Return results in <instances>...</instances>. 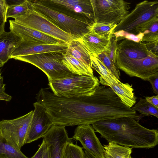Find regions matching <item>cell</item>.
Wrapping results in <instances>:
<instances>
[{
    "label": "cell",
    "instance_id": "1",
    "mask_svg": "<svg viewBox=\"0 0 158 158\" xmlns=\"http://www.w3.org/2000/svg\"><path fill=\"white\" fill-rule=\"evenodd\" d=\"M94 129L109 142L132 148H150L158 144L157 130L146 128L135 118L123 117L92 124Z\"/></svg>",
    "mask_w": 158,
    "mask_h": 158
},
{
    "label": "cell",
    "instance_id": "2",
    "mask_svg": "<svg viewBox=\"0 0 158 158\" xmlns=\"http://www.w3.org/2000/svg\"><path fill=\"white\" fill-rule=\"evenodd\" d=\"M115 65L129 76L144 81L158 74V56L140 41L125 38L118 43Z\"/></svg>",
    "mask_w": 158,
    "mask_h": 158
},
{
    "label": "cell",
    "instance_id": "3",
    "mask_svg": "<svg viewBox=\"0 0 158 158\" xmlns=\"http://www.w3.org/2000/svg\"><path fill=\"white\" fill-rule=\"evenodd\" d=\"M158 20V1L145 0L137 4L112 32L118 41L126 34L137 36Z\"/></svg>",
    "mask_w": 158,
    "mask_h": 158
},
{
    "label": "cell",
    "instance_id": "4",
    "mask_svg": "<svg viewBox=\"0 0 158 158\" xmlns=\"http://www.w3.org/2000/svg\"><path fill=\"white\" fill-rule=\"evenodd\" d=\"M29 7L59 28L68 33L76 41L89 31L91 23L61 13L47 6L40 1L32 2Z\"/></svg>",
    "mask_w": 158,
    "mask_h": 158
},
{
    "label": "cell",
    "instance_id": "5",
    "mask_svg": "<svg viewBox=\"0 0 158 158\" xmlns=\"http://www.w3.org/2000/svg\"><path fill=\"white\" fill-rule=\"evenodd\" d=\"M48 85L56 96L72 98L90 95L100 85V83L98 78L94 76L76 75L49 81Z\"/></svg>",
    "mask_w": 158,
    "mask_h": 158
},
{
    "label": "cell",
    "instance_id": "6",
    "mask_svg": "<svg viewBox=\"0 0 158 158\" xmlns=\"http://www.w3.org/2000/svg\"><path fill=\"white\" fill-rule=\"evenodd\" d=\"M66 52L31 55L14 59L29 63L37 67L46 74L49 81H51L77 75L71 72L62 62Z\"/></svg>",
    "mask_w": 158,
    "mask_h": 158
},
{
    "label": "cell",
    "instance_id": "7",
    "mask_svg": "<svg viewBox=\"0 0 158 158\" xmlns=\"http://www.w3.org/2000/svg\"><path fill=\"white\" fill-rule=\"evenodd\" d=\"M94 22L118 24L129 13L131 3L123 0H90Z\"/></svg>",
    "mask_w": 158,
    "mask_h": 158
},
{
    "label": "cell",
    "instance_id": "8",
    "mask_svg": "<svg viewBox=\"0 0 158 158\" xmlns=\"http://www.w3.org/2000/svg\"><path fill=\"white\" fill-rule=\"evenodd\" d=\"M14 18L16 22L51 36L63 43L70 44L75 41L70 35L30 7L25 13Z\"/></svg>",
    "mask_w": 158,
    "mask_h": 158
},
{
    "label": "cell",
    "instance_id": "9",
    "mask_svg": "<svg viewBox=\"0 0 158 158\" xmlns=\"http://www.w3.org/2000/svg\"><path fill=\"white\" fill-rule=\"evenodd\" d=\"M33 113L31 110L16 118L0 121V131L8 143L21 149L25 144Z\"/></svg>",
    "mask_w": 158,
    "mask_h": 158
},
{
    "label": "cell",
    "instance_id": "10",
    "mask_svg": "<svg viewBox=\"0 0 158 158\" xmlns=\"http://www.w3.org/2000/svg\"><path fill=\"white\" fill-rule=\"evenodd\" d=\"M34 107L25 144L30 143L42 138L53 124L46 109L36 102Z\"/></svg>",
    "mask_w": 158,
    "mask_h": 158
},
{
    "label": "cell",
    "instance_id": "11",
    "mask_svg": "<svg viewBox=\"0 0 158 158\" xmlns=\"http://www.w3.org/2000/svg\"><path fill=\"white\" fill-rule=\"evenodd\" d=\"M42 138L49 148L50 158H63L67 143L72 141L65 127L54 124Z\"/></svg>",
    "mask_w": 158,
    "mask_h": 158
},
{
    "label": "cell",
    "instance_id": "12",
    "mask_svg": "<svg viewBox=\"0 0 158 158\" xmlns=\"http://www.w3.org/2000/svg\"><path fill=\"white\" fill-rule=\"evenodd\" d=\"M79 141L85 150L97 158H104V149L90 124L78 125L71 138Z\"/></svg>",
    "mask_w": 158,
    "mask_h": 158
},
{
    "label": "cell",
    "instance_id": "13",
    "mask_svg": "<svg viewBox=\"0 0 158 158\" xmlns=\"http://www.w3.org/2000/svg\"><path fill=\"white\" fill-rule=\"evenodd\" d=\"M9 22L10 31L23 40L40 44H57L64 43L14 20H9Z\"/></svg>",
    "mask_w": 158,
    "mask_h": 158
},
{
    "label": "cell",
    "instance_id": "14",
    "mask_svg": "<svg viewBox=\"0 0 158 158\" xmlns=\"http://www.w3.org/2000/svg\"><path fill=\"white\" fill-rule=\"evenodd\" d=\"M70 44H40L23 40L10 56V59L25 56L55 52H66Z\"/></svg>",
    "mask_w": 158,
    "mask_h": 158
},
{
    "label": "cell",
    "instance_id": "15",
    "mask_svg": "<svg viewBox=\"0 0 158 158\" xmlns=\"http://www.w3.org/2000/svg\"><path fill=\"white\" fill-rule=\"evenodd\" d=\"M23 40L10 31L0 34V67L10 59V56Z\"/></svg>",
    "mask_w": 158,
    "mask_h": 158
},
{
    "label": "cell",
    "instance_id": "16",
    "mask_svg": "<svg viewBox=\"0 0 158 158\" xmlns=\"http://www.w3.org/2000/svg\"><path fill=\"white\" fill-rule=\"evenodd\" d=\"M110 40L89 31L76 41L82 45L90 56H97L104 51Z\"/></svg>",
    "mask_w": 158,
    "mask_h": 158
},
{
    "label": "cell",
    "instance_id": "17",
    "mask_svg": "<svg viewBox=\"0 0 158 158\" xmlns=\"http://www.w3.org/2000/svg\"><path fill=\"white\" fill-rule=\"evenodd\" d=\"M99 79V83L102 85L110 87L124 105L131 108L135 104L136 98L132 86L128 83H123L121 81L118 83L111 82L100 76Z\"/></svg>",
    "mask_w": 158,
    "mask_h": 158
},
{
    "label": "cell",
    "instance_id": "18",
    "mask_svg": "<svg viewBox=\"0 0 158 158\" xmlns=\"http://www.w3.org/2000/svg\"><path fill=\"white\" fill-rule=\"evenodd\" d=\"M48 1L76 13L84 15L94 23L93 10L90 0H51Z\"/></svg>",
    "mask_w": 158,
    "mask_h": 158
},
{
    "label": "cell",
    "instance_id": "19",
    "mask_svg": "<svg viewBox=\"0 0 158 158\" xmlns=\"http://www.w3.org/2000/svg\"><path fill=\"white\" fill-rule=\"evenodd\" d=\"M63 64L72 73L77 75L93 76V69L75 59L66 52L62 60Z\"/></svg>",
    "mask_w": 158,
    "mask_h": 158
},
{
    "label": "cell",
    "instance_id": "20",
    "mask_svg": "<svg viewBox=\"0 0 158 158\" xmlns=\"http://www.w3.org/2000/svg\"><path fill=\"white\" fill-rule=\"evenodd\" d=\"M104 158H129L132 153V148L116 143L109 142L103 146Z\"/></svg>",
    "mask_w": 158,
    "mask_h": 158
},
{
    "label": "cell",
    "instance_id": "21",
    "mask_svg": "<svg viewBox=\"0 0 158 158\" xmlns=\"http://www.w3.org/2000/svg\"><path fill=\"white\" fill-rule=\"evenodd\" d=\"M66 52L84 64L91 66L90 56L77 41H74L71 43Z\"/></svg>",
    "mask_w": 158,
    "mask_h": 158
},
{
    "label": "cell",
    "instance_id": "22",
    "mask_svg": "<svg viewBox=\"0 0 158 158\" xmlns=\"http://www.w3.org/2000/svg\"><path fill=\"white\" fill-rule=\"evenodd\" d=\"M0 158H29L8 143L0 131Z\"/></svg>",
    "mask_w": 158,
    "mask_h": 158
},
{
    "label": "cell",
    "instance_id": "23",
    "mask_svg": "<svg viewBox=\"0 0 158 158\" xmlns=\"http://www.w3.org/2000/svg\"><path fill=\"white\" fill-rule=\"evenodd\" d=\"M90 64L91 68L96 71L101 77L106 81L116 83L120 81L110 72L97 57L90 56Z\"/></svg>",
    "mask_w": 158,
    "mask_h": 158
},
{
    "label": "cell",
    "instance_id": "24",
    "mask_svg": "<svg viewBox=\"0 0 158 158\" xmlns=\"http://www.w3.org/2000/svg\"><path fill=\"white\" fill-rule=\"evenodd\" d=\"M117 24L114 23H91L89 31L94 32L98 35L110 39L112 32Z\"/></svg>",
    "mask_w": 158,
    "mask_h": 158
},
{
    "label": "cell",
    "instance_id": "25",
    "mask_svg": "<svg viewBox=\"0 0 158 158\" xmlns=\"http://www.w3.org/2000/svg\"><path fill=\"white\" fill-rule=\"evenodd\" d=\"M132 108L145 116L152 115L158 118V108L150 104L145 99L140 98Z\"/></svg>",
    "mask_w": 158,
    "mask_h": 158
},
{
    "label": "cell",
    "instance_id": "26",
    "mask_svg": "<svg viewBox=\"0 0 158 158\" xmlns=\"http://www.w3.org/2000/svg\"><path fill=\"white\" fill-rule=\"evenodd\" d=\"M31 1L25 0L21 3L8 5L6 18H14L25 13L29 8Z\"/></svg>",
    "mask_w": 158,
    "mask_h": 158
},
{
    "label": "cell",
    "instance_id": "27",
    "mask_svg": "<svg viewBox=\"0 0 158 158\" xmlns=\"http://www.w3.org/2000/svg\"><path fill=\"white\" fill-rule=\"evenodd\" d=\"M84 152L82 148L71 141L67 143L63 158H83Z\"/></svg>",
    "mask_w": 158,
    "mask_h": 158
},
{
    "label": "cell",
    "instance_id": "28",
    "mask_svg": "<svg viewBox=\"0 0 158 158\" xmlns=\"http://www.w3.org/2000/svg\"><path fill=\"white\" fill-rule=\"evenodd\" d=\"M140 42L147 43L158 40V20L154 22L143 33Z\"/></svg>",
    "mask_w": 158,
    "mask_h": 158
},
{
    "label": "cell",
    "instance_id": "29",
    "mask_svg": "<svg viewBox=\"0 0 158 158\" xmlns=\"http://www.w3.org/2000/svg\"><path fill=\"white\" fill-rule=\"evenodd\" d=\"M117 79H120V74L116 65L111 60L106 53L103 52L97 56Z\"/></svg>",
    "mask_w": 158,
    "mask_h": 158
},
{
    "label": "cell",
    "instance_id": "30",
    "mask_svg": "<svg viewBox=\"0 0 158 158\" xmlns=\"http://www.w3.org/2000/svg\"><path fill=\"white\" fill-rule=\"evenodd\" d=\"M117 38L113 34L103 52L106 53L111 60L115 64V56L118 47Z\"/></svg>",
    "mask_w": 158,
    "mask_h": 158
},
{
    "label": "cell",
    "instance_id": "31",
    "mask_svg": "<svg viewBox=\"0 0 158 158\" xmlns=\"http://www.w3.org/2000/svg\"><path fill=\"white\" fill-rule=\"evenodd\" d=\"M5 84L3 83V78L1 76L0 69V100L9 102L12 99V97L6 94L5 92Z\"/></svg>",
    "mask_w": 158,
    "mask_h": 158
},
{
    "label": "cell",
    "instance_id": "32",
    "mask_svg": "<svg viewBox=\"0 0 158 158\" xmlns=\"http://www.w3.org/2000/svg\"><path fill=\"white\" fill-rule=\"evenodd\" d=\"M8 6L6 0H0V16L5 23L7 20L6 13Z\"/></svg>",
    "mask_w": 158,
    "mask_h": 158
},
{
    "label": "cell",
    "instance_id": "33",
    "mask_svg": "<svg viewBox=\"0 0 158 158\" xmlns=\"http://www.w3.org/2000/svg\"><path fill=\"white\" fill-rule=\"evenodd\" d=\"M147 81L151 83L154 92L157 95L158 94V74L149 77Z\"/></svg>",
    "mask_w": 158,
    "mask_h": 158
},
{
    "label": "cell",
    "instance_id": "34",
    "mask_svg": "<svg viewBox=\"0 0 158 158\" xmlns=\"http://www.w3.org/2000/svg\"><path fill=\"white\" fill-rule=\"evenodd\" d=\"M158 40H156L152 42L145 43V44L147 49L149 50L154 54L158 56Z\"/></svg>",
    "mask_w": 158,
    "mask_h": 158
},
{
    "label": "cell",
    "instance_id": "35",
    "mask_svg": "<svg viewBox=\"0 0 158 158\" xmlns=\"http://www.w3.org/2000/svg\"><path fill=\"white\" fill-rule=\"evenodd\" d=\"M47 147L46 143L43 139L42 143L35 153L31 158H42L45 149Z\"/></svg>",
    "mask_w": 158,
    "mask_h": 158
},
{
    "label": "cell",
    "instance_id": "36",
    "mask_svg": "<svg viewBox=\"0 0 158 158\" xmlns=\"http://www.w3.org/2000/svg\"><path fill=\"white\" fill-rule=\"evenodd\" d=\"M145 99L150 104L156 108H158V95L147 97Z\"/></svg>",
    "mask_w": 158,
    "mask_h": 158
},
{
    "label": "cell",
    "instance_id": "37",
    "mask_svg": "<svg viewBox=\"0 0 158 158\" xmlns=\"http://www.w3.org/2000/svg\"><path fill=\"white\" fill-rule=\"evenodd\" d=\"M5 22L0 16V34L5 31Z\"/></svg>",
    "mask_w": 158,
    "mask_h": 158
},
{
    "label": "cell",
    "instance_id": "38",
    "mask_svg": "<svg viewBox=\"0 0 158 158\" xmlns=\"http://www.w3.org/2000/svg\"><path fill=\"white\" fill-rule=\"evenodd\" d=\"M83 154V158H97L95 156L85 150Z\"/></svg>",
    "mask_w": 158,
    "mask_h": 158
},
{
    "label": "cell",
    "instance_id": "39",
    "mask_svg": "<svg viewBox=\"0 0 158 158\" xmlns=\"http://www.w3.org/2000/svg\"><path fill=\"white\" fill-rule=\"evenodd\" d=\"M42 158H50L49 149L47 146L44 152Z\"/></svg>",
    "mask_w": 158,
    "mask_h": 158
},
{
    "label": "cell",
    "instance_id": "40",
    "mask_svg": "<svg viewBox=\"0 0 158 158\" xmlns=\"http://www.w3.org/2000/svg\"><path fill=\"white\" fill-rule=\"evenodd\" d=\"M129 158H132V157H131H131H129Z\"/></svg>",
    "mask_w": 158,
    "mask_h": 158
}]
</instances>
